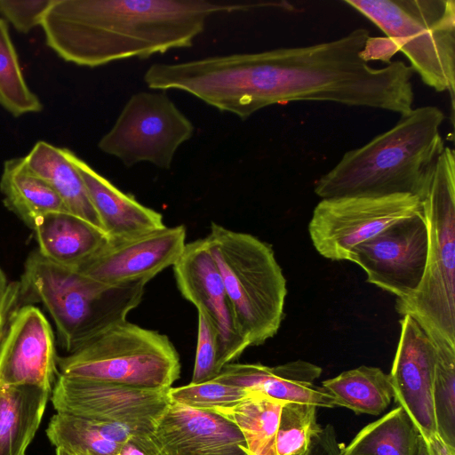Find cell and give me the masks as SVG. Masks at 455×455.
Returning <instances> with one entry per match:
<instances>
[{
	"instance_id": "obj_1",
	"label": "cell",
	"mask_w": 455,
	"mask_h": 455,
	"mask_svg": "<svg viewBox=\"0 0 455 455\" xmlns=\"http://www.w3.org/2000/svg\"><path fill=\"white\" fill-rule=\"evenodd\" d=\"M381 37L356 28L329 42L186 62L180 85L223 112L246 119L291 101H331L403 115L413 108V71L403 61L383 68Z\"/></svg>"
},
{
	"instance_id": "obj_2",
	"label": "cell",
	"mask_w": 455,
	"mask_h": 455,
	"mask_svg": "<svg viewBox=\"0 0 455 455\" xmlns=\"http://www.w3.org/2000/svg\"><path fill=\"white\" fill-rule=\"evenodd\" d=\"M260 3L208 0H52L41 28L60 58L95 68L188 48L207 20Z\"/></svg>"
},
{
	"instance_id": "obj_3",
	"label": "cell",
	"mask_w": 455,
	"mask_h": 455,
	"mask_svg": "<svg viewBox=\"0 0 455 455\" xmlns=\"http://www.w3.org/2000/svg\"><path fill=\"white\" fill-rule=\"evenodd\" d=\"M443 112L435 106L413 108L389 130L347 151L315 186L321 199L412 195L419 199L444 148Z\"/></svg>"
},
{
	"instance_id": "obj_4",
	"label": "cell",
	"mask_w": 455,
	"mask_h": 455,
	"mask_svg": "<svg viewBox=\"0 0 455 455\" xmlns=\"http://www.w3.org/2000/svg\"><path fill=\"white\" fill-rule=\"evenodd\" d=\"M20 282L21 302H41L67 353L126 320L141 301L147 281L103 286L32 251Z\"/></svg>"
},
{
	"instance_id": "obj_5",
	"label": "cell",
	"mask_w": 455,
	"mask_h": 455,
	"mask_svg": "<svg viewBox=\"0 0 455 455\" xmlns=\"http://www.w3.org/2000/svg\"><path fill=\"white\" fill-rule=\"evenodd\" d=\"M428 236L427 265L417 291L396 299L435 346L455 347V156L444 147L420 197Z\"/></svg>"
},
{
	"instance_id": "obj_6",
	"label": "cell",
	"mask_w": 455,
	"mask_h": 455,
	"mask_svg": "<svg viewBox=\"0 0 455 455\" xmlns=\"http://www.w3.org/2000/svg\"><path fill=\"white\" fill-rule=\"evenodd\" d=\"M249 347L274 337L284 317L286 279L267 243L212 223L204 237Z\"/></svg>"
},
{
	"instance_id": "obj_7",
	"label": "cell",
	"mask_w": 455,
	"mask_h": 455,
	"mask_svg": "<svg viewBox=\"0 0 455 455\" xmlns=\"http://www.w3.org/2000/svg\"><path fill=\"white\" fill-rule=\"evenodd\" d=\"M59 375L136 388L167 390L180 378L170 339L123 321L58 356Z\"/></svg>"
},
{
	"instance_id": "obj_8",
	"label": "cell",
	"mask_w": 455,
	"mask_h": 455,
	"mask_svg": "<svg viewBox=\"0 0 455 455\" xmlns=\"http://www.w3.org/2000/svg\"><path fill=\"white\" fill-rule=\"evenodd\" d=\"M408 59L413 73L454 106V0H345Z\"/></svg>"
},
{
	"instance_id": "obj_9",
	"label": "cell",
	"mask_w": 455,
	"mask_h": 455,
	"mask_svg": "<svg viewBox=\"0 0 455 455\" xmlns=\"http://www.w3.org/2000/svg\"><path fill=\"white\" fill-rule=\"evenodd\" d=\"M194 132L192 122L165 93L140 92L130 97L98 147L128 167L148 162L169 169Z\"/></svg>"
},
{
	"instance_id": "obj_10",
	"label": "cell",
	"mask_w": 455,
	"mask_h": 455,
	"mask_svg": "<svg viewBox=\"0 0 455 455\" xmlns=\"http://www.w3.org/2000/svg\"><path fill=\"white\" fill-rule=\"evenodd\" d=\"M422 212L421 200L412 195L326 198L315 207L308 233L320 255L331 260H347L356 245Z\"/></svg>"
},
{
	"instance_id": "obj_11",
	"label": "cell",
	"mask_w": 455,
	"mask_h": 455,
	"mask_svg": "<svg viewBox=\"0 0 455 455\" xmlns=\"http://www.w3.org/2000/svg\"><path fill=\"white\" fill-rule=\"evenodd\" d=\"M167 390L136 388L58 375L50 398L56 412L90 421L124 424L138 435L153 429L170 403Z\"/></svg>"
},
{
	"instance_id": "obj_12",
	"label": "cell",
	"mask_w": 455,
	"mask_h": 455,
	"mask_svg": "<svg viewBox=\"0 0 455 455\" xmlns=\"http://www.w3.org/2000/svg\"><path fill=\"white\" fill-rule=\"evenodd\" d=\"M428 236L423 212L402 220L356 245L347 260L368 283L403 299L419 288L426 269Z\"/></svg>"
},
{
	"instance_id": "obj_13",
	"label": "cell",
	"mask_w": 455,
	"mask_h": 455,
	"mask_svg": "<svg viewBox=\"0 0 455 455\" xmlns=\"http://www.w3.org/2000/svg\"><path fill=\"white\" fill-rule=\"evenodd\" d=\"M186 245L183 225L164 227L142 235L110 239L76 268L83 276L103 286L137 281L148 283L172 267Z\"/></svg>"
},
{
	"instance_id": "obj_14",
	"label": "cell",
	"mask_w": 455,
	"mask_h": 455,
	"mask_svg": "<svg viewBox=\"0 0 455 455\" xmlns=\"http://www.w3.org/2000/svg\"><path fill=\"white\" fill-rule=\"evenodd\" d=\"M132 442L147 455H247L243 436L231 421L172 402L153 429Z\"/></svg>"
},
{
	"instance_id": "obj_15",
	"label": "cell",
	"mask_w": 455,
	"mask_h": 455,
	"mask_svg": "<svg viewBox=\"0 0 455 455\" xmlns=\"http://www.w3.org/2000/svg\"><path fill=\"white\" fill-rule=\"evenodd\" d=\"M172 268L181 295L205 315L218 335L220 371L239 358L249 344L238 327L205 238L186 243Z\"/></svg>"
},
{
	"instance_id": "obj_16",
	"label": "cell",
	"mask_w": 455,
	"mask_h": 455,
	"mask_svg": "<svg viewBox=\"0 0 455 455\" xmlns=\"http://www.w3.org/2000/svg\"><path fill=\"white\" fill-rule=\"evenodd\" d=\"M400 325V337L388 374L393 398L426 443L436 433L433 401L436 348L411 316L403 315Z\"/></svg>"
},
{
	"instance_id": "obj_17",
	"label": "cell",
	"mask_w": 455,
	"mask_h": 455,
	"mask_svg": "<svg viewBox=\"0 0 455 455\" xmlns=\"http://www.w3.org/2000/svg\"><path fill=\"white\" fill-rule=\"evenodd\" d=\"M52 327L32 304L14 314L0 347V385L33 386L52 391L59 375Z\"/></svg>"
},
{
	"instance_id": "obj_18",
	"label": "cell",
	"mask_w": 455,
	"mask_h": 455,
	"mask_svg": "<svg viewBox=\"0 0 455 455\" xmlns=\"http://www.w3.org/2000/svg\"><path fill=\"white\" fill-rule=\"evenodd\" d=\"M322 368L304 360H296L269 367L256 363H228L212 379L245 388L267 397L312 404L316 407H335L332 397L315 381Z\"/></svg>"
},
{
	"instance_id": "obj_19",
	"label": "cell",
	"mask_w": 455,
	"mask_h": 455,
	"mask_svg": "<svg viewBox=\"0 0 455 455\" xmlns=\"http://www.w3.org/2000/svg\"><path fill=\"white\" fill-rule=\"evenodd\" d=\"M64 151L79 172L108 238L132 237L165 227L161 213L121 191L68 148Z\"/></svg>"
},
{
	"instance_id": "obj_20",
	"label": "cell",
	"mask_w": 455,
	"mask_h": 455,
	"mask_svg": "<svg viewBox=\"0 0 455 455\" xmlns=\"http://www.w3.org/2000/svg\"><path fill=\"white\" fill-rule=\"evenodd\" d=\"M32 230L41 255L75 269L108 239L102 230L68 212L41 217Z\"/></svg>"
},
{
	"instance_id": "obj_21",
	"label": "cell",
	"mask_w": 455,
	"mask_h": 455,
	"mask_svg": "<svg viewBox=\"0 0 455 455\" xmlns=\"http://www.w3.org/2000/svg\"><path fill=\"white\" fill-rule=\"evenodd\" d=\"M51 394L38 387L0 385V455H26Z\"/></svg>"
},
{
	"instance_id": "obj_22",
	"label": "cell",
	"mask_w": 455,
	"mask_h": 455,
	"mask_svg": "<svg viewBox=\"0 0 455 455\" xmlns=\"http://www.w3.org/2000/svg\"><path fill=\"white\" fill-rule=\"evenodd\" d=\"M24 158L28 167L57 193L69 213L103 231L85 184L64 148L38 141Z\"/></svg>"
},
{
	"instance_id": "obj_23",
	"label": "cell",
	"mask_w": 455,
	"mask_h": 455,
	"mask_svg": "<svg viewBox=\"0 0 455 455\" xmlns=\"http://www.w3.org/2000/svg\"><path fill=\"white\" fill-rule=\"evenodd\" d=\"M0 191L5 207L31 229L46 214L68 212L57 193L28 167L24 157L4 163Z\"/></svg>"
},
{
	"instance_id": "obj_24",
	"label": "cell",
	"mask_w": 455,
	"mask_h": 455,
	"mask_svg": "<svg viewBox=\"0 0 455 455\" xmlns=\"http://www.w3.org/2000/svg\"><path fill=\"white\" fill-rule=\"evenodd\" d=\"M322 387L332 397L335 407L357 414L379 415L394 397L389 375L380 368L362 365L325 379Z\"/></svg>"
},
{
	"instance_id": "obj_25",
	"label": "cell",
	"mask_w": 455,
	"mask_h": 455,
	"mask_svg": "<svg viewBox=\"0 0 455 455\" xmlns=\"http://www.w3.org/2000/svg\"><path fill=\"white\" fill-rule=\"evenodd\" d=\"M283 401L251 393L231 407L215 408L240 430L247 455H275V437Z\"/></svg>"
},
{
	"instance_id": "obj_26",
	"label": "cell",
	"mask_w": 455,
	"mask_h": 455,
	"mask_svg": "<svg viewBox=\"0 0 455 455\" xmlns=\"http://www.w3.org/2000/svg\"><path fill=\"white\" fill-rule=\"evenodd\" d=\"M421 436L401 406L363 427L341 455H417Z\"/></svg>"
},
{
	"instance_id": "obj_27",
	"label": "cell",
	"mask_w": 455,
	"mask_h": 455,
	"mask_svg": "<svg viewBox=\"0 0 455 455\" xmlns=\"http://www.w3.org/2000/svg\"><path fill=\"white\" fill-rule=\"evenodd\" d=\"M0 106L12 116L38 113L43 109L39 98L28 86L7 22L0 18Z\"/></svg>"
},
{
	"instance_id": "obj_28",
	"label": "cell",
	"mask_w": 455,
	"mask_h": 455,
	"mask_svg": "<svg viewBox=\"0 0 455 455\" xmlns=\"http://www.w3.org/2000/svg\"><path fill=\"white\" fill-rule=\"evenodd\" d=\"M45 433L56 449L69 455H119L123 445L104 438L90 421L66 413L56 412Z\"/></svg>"
},
{
	"instance_id": "obj_29",
	"label": "cell",
	"mask_w": 455,
	"mask_h": 455,
	"mask_svg": "<svg viewBox=\"0 0 455 455\" xmlns=\"http://www.w3.org/2000/svg\"><path fill=\"white\" fill-rule=\"evenodd\" d=\"M435 348L433 401L436 433L455 447V347L443 345Z\"/></svg>"
},
{
	"instance_id": "obj_30",
	"label": "cell",
	"mask_w": 455,
	"mask_h": 455,
	"mask_svg": "<svg viewBox=\"0 0 455 455\" xmlns=\"http://www.w3.org/2000/svg\"><path fill=\"white\" fill-rule=\"evenodd\" d=\"M316 406L286 402L282 407L275 437V455H301L322 427L316 420Z\"/></svg>"
},
{
	"instance_id": "obj_31",
	"label": "cell",
	"mask_w": 455,
	"mask_h": 455,
	"mask_svg": "<svg viewBox=\"0 0 455 455\" xmlns=\"http://www.w3.org/2000/svg\"><path fill=\"white\" fill-rule=\"evenodd\" d=\"M251 394L245 388L215 380L198 384L190 382L167 390L170 402L202 411L234 406Z\"/></svg>"
},
{
	"instance_id": "obj_32",
	"label": "cell",
	"mask_w": 455,
	"mask_h": 455,
	"mask_svg": "<svg viewBox=\"0 0 455 455\" xmlns=\"http://www.w3.org/2000/svg\"><path fill=\"white\" fill-rule=\"evenodd\" d=\"M198 313L197 346L191 383L212 380L219 373L218 335L205 315Z\"/></svg>"
},
{
	"instance_id": "obj_33",
	"label": "cell",
	"mask_w": 455,
	"mask_h": 455,
	"mask_svg": "<svg viewBox=\"0 0 455 455\" xmlns=\"http://www.w3.org/2000/svg\"><path fill=\"white\" fill-rule=\"evenodd\" d=\"M52 0H0V14L23 34L42 25Z\"/></svg>"
},
{
	"instance_id": "obj_34",
	"label": "cell",
	"mask_w": 455,
	"mask_h": 455,
	"mask_svg": "<svg viewBox=\"0 0 455 455\" xmlns=\"http://www.w3.org/2000/svg\"><path fill=\"white\" fill-rule=\"evenodd\" d=\"M21 305L20 282L9 283L6 291L0 296V347L12 319Z\"/></svg>"
},
{
	"instance_id": "obj_35",
	"label": "cell",
	"mask_w": 455,
	"mask_h": 455,
	"mask_svg": "<svg viewBox=\"0 0 455 455\" xmlns=\"http://www.w3.org/2000/svg\"><path fill=\"white\" fill-rule=\"evenodd\" d=\"M342 446L334 427L328 424L315 434L307 450L301 455H341Z\"/></svg>"
},
{
	"instance_id": "obj_36",
	"label": "cell",
	"mask_w": 455,
	"mask_h": 455,
	"mask_svg": "<svg viewBox=\"0 0 455 455\" xmlns=\"http://www.w3.org/2000/svg\"><path fill=\"white\" fill-rule=\"evenodd\" d=\"M90 422L104 438L119 444L132 442L133 436L136 435L133 429L124 424L105 421Z\"/></svg>"
},
{
	"instance_id": "obj_37",
	"label": "cell",
	"mask_w": 455,
	"mask_h": 455,
	"mask_svg": "<svg viewBox=\"0 0 455 455\" xmlns=\"http://www.w3.org/2000/svg\"><path fill=\"white\" fill-rule=\"evenodd\" d=\"M425 445L427 455H455V447L445 443L437 433Z\"/></svg>"
},
{
	"instance_id": "obj_38",
	"label": "cell",
	"mask_w": 455,
	"mask_h": 455,
	"mask_svg": "<svg viewBox=\"0 0 455 455\" xmlns=\"http://www.w3.org/2000/svg\"><path fill=\"white\" fill-rule=\"evenodd\" d=\"M119 455H147L140 447L132 442L122 445Z\"/></svg>"
},
{
	"instance_id": "obj_39",
	"label": "cell",
	"mask_w": 455,
	"mask_h": 455,
	"mask_svg": "<svg viewBox=\"0 0 455 455\" xmlns=\"http://www.w3.org/2000/svg\"><path fill=\"white\" fill-rule=\"evenodd\" d=\"M9 283L3 270L0 267V296L6 291Z\"/></svg>"
},
{
	"instance_id": "obj_40",
	"label": "cell",
	"mask_w": 455,
	"mask_h": 455,
	"mask_svg": "<svg viewBox=\"0 0 455 455\" xmlns=\"http://www.w3.org/2000/svg\"><path fill=\"white\" fill-rule=\"evenodd\" d=\"M417 455H427V451H426V445H425V443L422 438L419 442V446Z\"/></svg>"
},
{
	"instance_id": "obj_41",
	"label": "cell",
	"mask_w": 455,
	"mask_h": 455,
	"mask_svg": "<svg viewBox=\"0 0 455 455\" xmlns=\"http://www.w3.org/2000/svg\"><path fill=\"white\" fill-rule=\"evenodd\" d=\"M56 455H69V454L61 449H56Z\"/></svg>"
}]
</instances>
